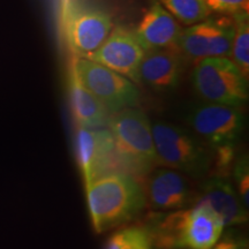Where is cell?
Listing matches in <instances>:
<instances>
[{"label": "cell", "instance_id": "6da1fadb", "mask_svg": "<svg viewBox=\"0 0 249 249\" xmlns=\"http://www.w3.org/2000/svg\"><path fill=\"white\" fill-rule=\"evenodd\" d=\"M86 186L90 219L97 233L132 219L147 203L142 187L128 174H107Z\"/></svg>", "mask_w": 249, "mask_h": 249}, {"label": "cell", "instance_id": "7a4b0ae2", "mask_svg": "<svg viewBox=\"0 0 249 249\" xmlns=\"http://www.w3.org/2000/svg\"><path fill=\"white\" fill-rule=\"evenodd\" d=\"M224 229L220 218L205 205L157 214L148 231L150 240L160 248L213 249Z\"/></svg>", "mask_w": 249, "mask_h": 249}, {"label": "cell", "instance_id": "3957f363", "mask_svg": "<svg viewBox=\"0 0 249 249\" xmlns=\"http://www.w3.org/2000/svg\"><path fill=\"white\" fill-rule=\"evenodd\" d=\"M107 124L124 174L144 176L160 165L151 124L145 113L134 107L124 108L113 113Z\"/></svg>", "mask_w": 249, "mask_h": 249}, {"label": "cell", "instance_id": "277c9868", "mask_svg": "<svg viewBox=\"0 0 249 249\" xmlns=\"http://www.w3.org/2000/svg\"><path fill=\"white\" fill-rule=\"evenodd\" d=\"M193 86L204 101L242 107L248 102V79L231 59L205 58L193 71Z\"/></svg>", "mask_w": 249, "mask_h": 249}, {"label": "cell", "instance_id": "5b68a950", "mask_svg": "<svg viewBox=\"0 0 249 249\" xmlns=\"http://www.w3.org/2000/svg\"><path fill=\"white\" fill-rule=\"evenodd\" d=\"M158 164L201 177L208 172L210 157L194 138L179 127L157 121L151 126Z\"/></svg>", "mask_w": 249, "mask_h": 249}, {"label": "cell", "instance_id": "8992f818", "mask_svg": "<svg viewBox=\"0 0 249 249\" xmlns=\"http://www.w3.org/2000/svg\"><path fill=\"white\" fill-rule=\"evenodd\" d=\"M71 61L81 83L104 105L110 114L135 107L139 104L138 87L126 76L87 58L74 57Z\"/></svg>", "mask_w": 249, "mask_h": 249}, {"label": "cell", "instance_id": "52a82bcc", "mask_svg": "<svg viewBox=\"0 0 249 249\" xmlns=\"http://www.w3.org/2000/svg\"><path fill=\"white\" fill-rule=\"evenodd\" d=\"M75 155L86 185L107 174L123 173L113 136L107 129L77 127Z\"/></svg>", "mask_w": 249, "mask_h": 249}, {"label": "cell", "instance_id": "ba28073f", "mask_svg": "<svg viewBox=\"0 0 249 249\" xmlns=\"http://www.w3.org/2000/svg\"><path fill=\"white\" fill-rule=\"evenodd\" d=\"M234 23L230 18H205L182 29L177 42L181 54L202 60L205 58L225 57L231 54Z\"/></svg>", "mask_w": 249, "mask_h": 249}, {"label": "cell", "instance_id": "9c48e42d", "mask_svg": "<svg viewBox=\"0 0 249 249\" xmlns=\"http://www.w3.org/2000/svg\"><path fill=\"white\" fill-rule=\"evenodd\" d=\"M188 123L213 148L234 144L244 130L245 119L240 107L209 103L195 107Z\"/></svg>", "mask_w": 249, "mask_h": 249}, {"label": "cell", "instance_id": "30bf717a", "mask_svg": "<svg viewBox=\"0 0 249 249\" xmlns=\"http://www.w3.org/2000/svg\"><path fill=\"white\" fill-rule=\"evenodd\" d=\"M144 53L145 51L140 45L134 31L117 27L111 30L105 42L96 51L85 58L139 83V70Z\"/></svg>", "mask_w": 249, "mask_h": 249}, {"label": "cell", "instance_id": "8fae6325", "mask_svg": "<svg viewBox=\"0 0 249 249\" xmlns=\"http://www.w3.org/2000/svg\"><path fill=\"white\" fill-rule=\"evenodd\" d=\"M62 22L68 46L75 57L85 58L96 51L112 30L111 17L99 9L70 11Z\"/></svg>", "mask_w": 249, "mask_h": 249}, {"label": "cell", "instance_id": "7c38bea8", "mask_svg": "<svg viewBox=\"0 0 249 249\" xmlns=\"http://www.w3.org/2000/svg\"><path fill=\"white\" fill-rule=\"evenodd\" d=\"M181 74V52L178 46L145 51L139 76L140 82L156 90L176 88Z\"/></svg>", "mask_w": 249, "mask_h": 249}, {"label": "cell", "instance_id": "4fadbf2b", "mask_svg": "<svg viewBox=\"0 0 249 249\" xmlns=\"http://www.w3.org/2000/svg\"><path fill=\"white\" fill-rule=\"evenodd\" d=\"M145 200L157 210H179L191 202V189L181 174L173 170L152 172L145 187Z\"/></svg>", "mask_w": 249, "mask_h": 249}, {"label": "cell", "instance_id": "5bb4252c", "mask_svg": "<svg viewBox=\"0 0 249 249\" xmlns=\"http://www.w3.org/2000/svg\"><path fill=\"white\" fill-rule=\"evenodd\" d=\"M181 27L170 12L160 2L152 4L134 31L144 51L177 46Z\"/></svg>", "mask_w": 249, "mask_h": 249}, {"label": "cell", "instance_id": "9a60e30c", "mask_svg": "<svg viewBox=\"0 0 249 249\" xmlns=\"http://www.w3.org/2000/svg\"><path fill=\"white\" fill-rule=\"evenodd\" d=\"M196 204L205 205L213 210L224 226L239 225L248 220L247 208L242 204L238 193L220 177H213L204 183L202 196Z\"/></svg>", "mask_w": 249, "mask_h": 249}, {"label": "cell", "instance_id": "2e32d148", "mask_svg": "<svg viewBox=\"0 0 249 249\" xmlns=\"http://www.w3.org/2000/svg\"><path fill=\"white\" fill-rule=\"evenodd\" d=\"M68 92L71 116L77 127L101 128L108 123L110 113L104 105L81 83L73 61H71L68 73Z\"/></svg>", "mask_w": 249, "mask_h": 249}, {"label": "cell", "instance_id": "e0dca14e", "mask_svg": "<svg viewBox=\"0 0 249 249\" xmlns=\"http://www.w3.org/2000/svg\"><path fill=\"white\" fill-rule=\"evenodd\" d=\"M234 23L232 49L230 57L240 70L246 79L249 75V20L248 13H239L232 17Z\"/></svg>", "mask_w": 249, "mask_h": 249}, {"label": "cell", "instance_id": "ac0fdd59", "mask_svg": "<svg viewBox=\"0 0 249 249\" xmlns=\"http://www.w3.org/2000/svg\"><path fill=\"white\" fill-rule=\"evenodd\" d=\"M178 22L192 26L209 18L211 14L202 0H158Z\"/></svg>", "mask_w": 249, "mask_h": 249}, {"label": "cell", "instance_id": "d6986e66", "mask_svg": "<svg viewBox=\"0 0 249 249\" xmlns=\"http://www.w3.org/2000/svg\"><path fill=\"white\" fill-rule=\"evenodd\" d=\"M105 249H151V240L144 229L128 227L112 235Z\"/></svg>", "mask_w": 249, "mask_h": 249}, {"label": "cell", "instance_id": "ffe728a7", "mask_svg": "<svg viewBox=\"0 0 249 249\" xmlns=\"http://www.w3.org/2000/svg\"><path fill=\"white\" fill-rule=\"evenodd\" d=\"M210 13L233 15L248 13L249 0H202Z\"/></svg>", "mask_w": 249, "mask_h": 249}, {"label": "cell", "instance_id": "44dd1931", "mask_svg": "<svg viewBox=\"0 0 249 249\" xmlns=\"http://www.w3.org/2000/svg\"><path fill=\"white\" fill-rule=\"evenodd\" d=\"M234 172L236 187H238V195L240 197L242 204L245 208L249 207V165L248 157L242 156V157L236 161L234 167Z\"/></svg>", "mask_w": 249, "mask_h": 249}, {"label": "cell", "instance_id": "7402d4cb", "mask_svg": "<svg viewBox=\"0 0 249 249\" xmlns=\"http://www.w3.org/2000/svg\"><path fill=\"white\" fill-rule=\"evenodd\" d=\"M213 247V249H235V242L231 240H224L217 246L214 245Z\"/></svg>", "mask_w": 249, "mask_h": 249}, {"label": "cell", "instance_id": "603a6c76", "mask_svg": "<svg viewBox=\"0 0 249 249\" xmlns=\"http://www.w3.org/2000/svg\"><path fill=\"white\" fill-rule=\"evenodd\" d=\"M71 11V0H61V14L62 20L66 18L68 12Z\"/></svg>", "mask_w": 249, "mask_h": 249}, {"label": "cell", "instance_id": "cb8c5ba5", "mask_svg": "<svg viewBox=\"0 0 249 249\" xmlns=\"http://www.w3.org/2000/svg\"><path fill=\"white\" fill-rule=\"evenodd\" d=\"M235 249H248V244L246 240L235 242Z\"/></svg>", "mask_w": 249, "mask_h": 249}]
</instances>
